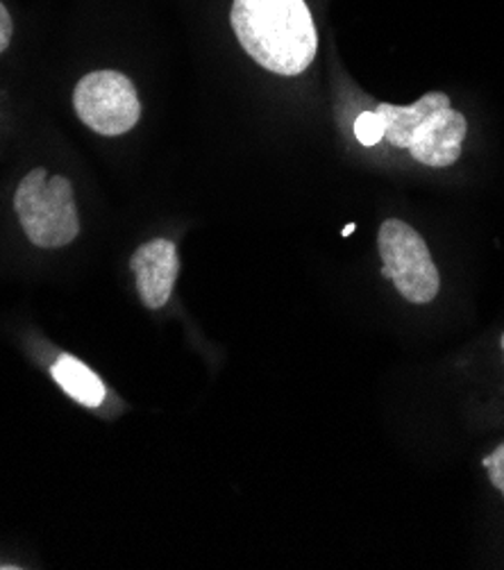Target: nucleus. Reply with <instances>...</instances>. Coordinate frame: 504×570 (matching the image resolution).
<instances>
[{
	"label": "nucleus",
	"instance_id": "obj_8",
	"mask_svg": "<svg viewBox=\"0 0 504 570\" xmlns=\"http://www.w3.org/2000/svg\"><path fill=\"white\" fill-rule=\"evenodd\" d=\"M52 377L85 407H98L105 397V384L100 377L71 355H62L52 366Z\"/></svg>",
	"mask_w": 504,
	"mask_h": 570
},
{
	"label": "nucleus",
	"instance_id": "obj_11",
	"mask_svg": "<svg viewBox=\"0 0 504 570\" xmlns=\"http://www.w3.org/2000/svg\"><path fill=\"white\" fill-rule=\"evenodd\" d=\"M12 32H14V23L12 17L8 12V8L0 3V55H3L12 41Z\"/></svg>",
	"mask_w": 504,
	"mask_h": 570
},
{
	"label": "nucleus",
	"instance_id": "obj_3",
	"mask_svg": "<svg viewBox=\"0 0 504 570\" xmlns=\"http://www.w3.org/2000/svg\"><path fill=\"white\" fill-rule=\"evenodd\" d=\"M382 275L396 284L398 294L414 305L432 303L438 294L441 279L425 239L412 225L398 218H388L379 227Z\"/></svg>",
	"mask_w": 504,
	"mask_h": 570
},
{
	"label": "nucleus",
	"instance_id": "obj_4",
	"mask_svg": "<svg viewBox=\"0 0 504 570\" xmlns=\"http://www.w3.org/2000/svg\"><path fill=\"white\" fill-rule=\"evenodd\" d=\"M73 105L80 121L105 137H119L132 130L141 117V102L132 80L119 71H96L85 76Z\"/></svg>",
	"mask_w": 504,
	"mask_h": 570
},
{
	"label": "nucleus",
	"instance_id": "obj_6",
	"mask_svg": "<svg viewBox=\"0 0 504 570\" xmlns=\"http://www.w3.org/2000/svg\"><path fill=\"white\" fill-rule=\"evenodd\" d=\"M130 268L137 275V289L144 305L161 309L171 298L180 273L178 248L168 239H152L137 248L130 259Z\"/></svg>",
	"mask_w": 504,
	"mask_h": 570
},
{
	"label": "nucleus",
	"instance_id": "obj_1",
	"mask_svg": "<svg viewBox=\"0 0 504 570\" xmlns=\"http://www.w3.org/2000/svg\"><path fill=\"white\" fill-rule=\"evenodd\" d=\"M233 28L253 60L277 76H300L314 62L318 35L305 0H235Z\"/></svg>",
	"mask_w": 504,
	"mask_h": 570
},
{
	"label": "nucleus",
	"instance_id": "obj_2",
	"mask_svg": "<svg viewBox=\"0 0 504 570\" xmlns=\"http://www.w3.org/2000/svg\"><path fill=\"white\" fill-rule=\"evenodd\" d=\"M14 209L26 237L39 248L69 246L80 233L71 180L65 176L48 178L46 168H32L21 180Z\"/></svg>",
	"mask_w": 504,
	"mask_h": 570
},
{
	"label": "nucleus",
	"instance_id": "obj_7",
	"mask_svg": "<svg viewBox=\"0 0 504 570\" xmlns=\"http://www.w3.org/2000/svg\"><path fill=\"white\" fill-rule=\"evenodd\" d=\"M441 107H451V98L443 91H429L414 105L382 102L375 111L384 121V139L394 148H409V141L421 124Z\"/></svg>",
	"mask_w": 504,
	"mask_h": 570
},
{
	"label": "nucleus",
	"instance_id": "obj_13",
	"mask_svg": "<svg viewBox=\"0 0 504 570\" xmlns=\"http://www.w3.org/2000/svg\"><path fill=\"white\" fill-rule=\"evenodd\" d=\"M502 351H504V336H502Z\"/></svg>",
	"mask_w": 504,
	"mask_h": 570
},
{
	"label": "nucleus",
	"instance_id": "obj_10",
	"mask_svg": "<svg viewBox=\"0 0 504 570\" xmlns=\"http://www.w3.org/2000/svg\"><path fill=\"white\" fill-rule=\"evenodd\" d=\"M484 466L488 471V480L491 484L504 495V443L497 445L488 458L484 460Z\"/></svg>",
	"mask_w": 504,
	"mask_h": 570
},
{
	"label": "nucleus",
	"instance_id": "obj_12",
	"mask_svg": "<svg viewBox=\"0 0 504 570\" xmlns=\"http://www.w3.org/2000/svg\"><path fill=\"white\" fill-rule=\"evenodd\" d=\"M353 233H355V223L346 225V230H344V237H348V235H353Z\"/></svg>",
	"mask_w": 504,
	"mask_h": 570
},
{
	"label": "nucleus",
	"instance_id": "obj_9",
	"mask_svg": "<svg viewBox=\"0 0 504 570\" xmlns=\"http://www.w3.org/2000/svg\"><path fill=\"white\" fill-rule=\"evenodd\" d=\"M355 137L364 146H375L384 139V121L377 111H362L355 121Z\"/></svg>",
	"mask_w": 504,
	"mask_h": 570
},
{
	"label": "nucleus",
	"instance_id": "obj_5",
	"mask_svg": "<svg viewBox=\"0 0 504 570\" xmlns=\"http://www.w3.org/2000/svg\"><path fill=\"white\" fill-rule=\"evenodd\" d=\"M468 132V124L462 111L441 107L427 117L409 141V153L416 161L434 168L453 166L462 157V144Z\"/></svg>",
	"mask_w": 504,
	"mask_h": 570
}]
</instances>
